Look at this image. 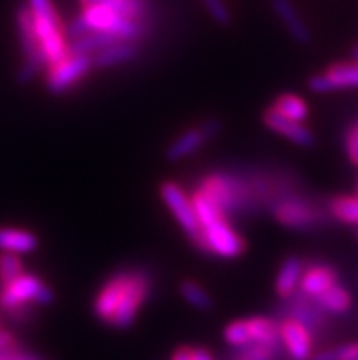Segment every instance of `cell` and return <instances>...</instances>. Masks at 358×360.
Here are the masks:
<instances>
[{
    "label": "cell",
    "instance_id": "1",
    "mask_svg": "<svg viewBox=\"0 0 358 360\" xmlns=\"http://www.w3.org/2000/svg\"><path fill=\"white\" fill-rule=\"evenodd\" d=\"M27 8L33 15L37 39L48 59V68L68 57V41L64 35L63 22L51 0H27Z\"/></svg>",
    "mask_w": 358,
    "mask_h": 360
},
{
    "label": "cell",
    "instance_id": "2",
    "mask_svg": "<svg viewBox=\"0 0 358 360\" xmlns=\"http://www.w3.org/2000/svg\"><path fill=\"white\" fill-rule=\"evenodd\" d=\"M17 30L20 37V46L24 51V63L17 73L18 84H27L39 75L44 68H48V59L42 51L39 39H37L35 26H33V15L27 4L20 6L17 11Z\"/></svg>",
    "mask_w": 358,
    "mask_h": 360
},
{
    "label": "cell",
    "instance_id": "3",
    "mask_svg": "<svg viewBox=\"0 0 358 360\" xmlns=\"http://www.w3.org/2000/svg\"><path fill=\"white\" fill-rule=\"evenodd\" d=\"M53 300V291L33 274L20 273L17 278L2 283L0 289V307L9 313H17L27 302H35L39 306H50Z\"/></svg>",
    "mask_w": 358,
    "mask_h": 360
},
{
    "label": "cell",
    "instance_id": "4",
    "mask_svg": "<svg viewBox=\"0 0 358 360\" xmlns=\"http://www.w3.org/2000/svg\"><path fill=\"white\" fill-rule=\"evenodd\" d=\"M159 194L163 198L165 205L168 207V210L172 212V216L176 218V221L181 225V229L185 231V234L191 238V242L194 243L198 249L201 245V225L198 221V216H196L194 205H192V200L185 194L177 183L174 181H165L159 188Z\"/></svg>",
    "mask_w": 358,
    "mask_h": 360
},
{
    "label": "cell",
    "instance_id": "5",
    "mask_svg": "<svg viewBox=\"0 0 358 360\" xmlns=\"http://www.w3.org/2000/svg\"><path fill=\"white\" fill-rule=\"evenodd\" d=\"M200 251L209 255L222 256V258H238L245 252L243 238L222 218L214 224L201 227V245Z\"/></svg>",
    "mask_w": 358,
    "mask_h": 360
},
{
    "label": "cell",
    "instance_id": "6",
    "mask_svg": "<svg viewBox=\"0 0 358 360\" xmlns=\"http://www.w3.org/2000/svg\"><path fill=\"white\" fill-rule=\"evenodd\" d=\"M90 70H94L91 55L68 53L60 63L50 66V72L46 75V88L53 96H60L75 86L82 77H87Z\"/></svg>",
    "mask_w": 358,
    "mask_h": 360
},
{
    "label": "cell",
    "instance_id": "7",
    "mask_svg": "<svg viewBox=\"0 0 358 360\" xmlns=\"http://www.w3.org/2000/svg\"><path fill=\"white\" fill-rule=\"evenodd\" d=\"M222 119H207V121H205L203 124H200L198 128H191V130L183 132L177 139H174V141L167 146L165 158H167V161H170V163L185 160V158H188V155L196 154V152L200 150L205 143H209L210 139H214V137L218 136V134L222 132Z\"/></svg>",
    "mask_w": 358,
    "mask_h": 360
},
{
    "label": "cell",
    "instance_id": "8",
    "mask_svg": "<svg viewBox=\"0 0 358 360\" xmlns=\"http://www.w3.org/2000/svg\"><path fill=\"white\" fill-rule=\"evenodd\" d=\"M148 276L146 274H132L128 289L122 297L121 304L115 309L114 316L110 319L108 324L115 329H127L134 324L137 311H139L141 304L148 297Z\"/></svg>",
    "mask_w": 358,
    "mask_h": 360
},
{
    "label": "cell",
    "instance_id": "9",
    "mask_svg": "<svg viewBox=\"0 0 358 360\" xmlns=\"http://www.w3.org/2000/svg\"><path fill=\"white\" fill-rule=\"evenodd\" d=\"M307 86L314 94H329V91L336 90L358 88V64H333L326 73H318V75H313L309 79Z\"/></svg>",
    "mask_w": 358,
    "mask_h": 360
},
{
    "label": "cell",
    "instance_id": "10",
    "mask_svg": "<svg viewBox=\"0 0 358 360\" xmlns=\"http://www.w3.org/2000/svg\"><path fill=\"white\" fill-rule=\"evenodd\" d=\"M200 191H203L222 209L223 214L238 212L243 207H247V201H245L247 194L232 179L214 176V178H209L203 183V187Z\"/></svg>",
    "mask_w": 358,
    "mask_h": 360
},
{
    "label": "cell",
    "instance_id": "11",
    "mask_svg": "<svg viewBox=\"0 0 358 360\" xmlns=\"http://www.w3.org/2000/svg\"><path fill=\"white\" fill-rule=\"evenodd\" d=\"M130 278L132 274L128 273L115 274L114 278H110L105 283V288L101 289L99 295L96 297V302H94V313H96V316L101 322L108 324L110 319L114 316L115 309H117L122 297H124V292H127Z\"/></svg>",
    "mask_w": 358,
    "mask_h": 360
},
{
    "label": "cell",
    "instance_id": "12",
    "mask_svg": "<svg viewBox=\"0 0 358 360\" xmlns=\"http://www.w3.org/2000/svg\"><path fill=\"white\" fill-rule=\"evenodd\" d=\"M278 221L290 229H313L320 224V212L305 203L304 200H286L280 201L274 209Z\"/></svg>",
    "mask_w": 358,
    "mask_h": 360
},
{
    "label": "cell",
    "instance_id": "13",
    "mask_svg": "<svg viewBox=\"0 0 358 360\" xmlns=\"http://www.w3.org/2000/svg\"><path fill=\"white\" fill-rule=\"evenodd\" d=\"M263 123L271 128L272 132L280 134L286 139H289L290 143H295L298 146H304V148H311L314 146L317 139H314V134L309 130L307 127H304V123H296V121H290V119L283 117L278 112H274L272 108H269L265 114H263Z\"/></svg>",
    "mask_w": 358,
    "mask_h": 360
},
{
    "label": "cell",
    "instance_id": "14",
    "mask_svg": "<svg viewBox=\"0 0 358 360\" xmlns=\"http://www.w3.org/2000/svg\"><path fill=\"white\" fill-rule=\"evenodd\" d=\"M271 8L296 42L309 44V42L313 41V33H311L304 17L300 15V11L290 0H271Z\"/></svg>",
    "mask_w": 358,
    "mask_h": 360
},
{
    "label": "cell",
    "instance_id": "15",
    "mask_svg": "<svg viewBox=\"0 0 358 360\" xmlns=\"http://www.w3.org/2000/svg\"><path fill=\"white\" fill-rule=\"evenodd\" d=\"M281 344L293 360H309L311 356V333L296 320H286L280 328Z\"/></svg>",
    "mask_w": 358,
    "mask_h": 360
},
{
    "label": "cell",
    "instance_id": "16",
    "mask_svg": "<svg viewBox=\"0 0 358 360\" xmlns=\"http://www.w3.org/2000/svg\"><path fill=\"white\" fill-rule=\"evenodd\" d=\"M137 57V46L132 41H117L114 44L106 46L105 50L97 51L91 55V63L94 68L97 70H108L119 66V64H127Z\"/></svg>",
    "mask_w": 358,
    "mask_h": 360
},
{
    "label": "cell",
    "instance_id": "17",
    "mask_svg": "<svg viewBox=\"0 0 358 360\" xmlns=\"http://www.w3.org/2000/svg\"><path fill=\"white\" fill-rule=\"evenodd\" d=\"M336 283V271L329 265H313L302 273L300 289L305 297H318Z\"/></svg>",
    "mask_w": 358,
    "mask_h": 360
},
{
    "label": "cell",
    "instance_id": "18",
    "mask_svg": "<svg viewBox=\"0 0 358 360\" xmlns=\"http://www.w3.org/2000/svg\"><path fill=\"white\" fill-rule=\"evenodd\" d=\"M39 245V240L33 233L24 229H0V251L11 255H27Z\"/></svg>",
    "mask_w": 358,
    "mask_h": 360
},
{
    "label": "cell",
    "instance_id": "19",
    "mask_svg": "<svg viewBox=\"0 0 358 360\" xmlns=\"http://www.w3.org/2000/svg\"><path fill=\"white\" fill-rule=\"evenodd\" d=\"M304 273V264L296 256H289L283 264L276 276V292L281 298H289L295 295L296 288L300 285V278Z\"/></svg>",
    "mask_w": 358,
    "mask_h": 360
},
{
    "label": "cell",
    "instance_id": "20",
    "mask_svg": "<svg viewBox=\"0 0 358 360\" xmlns=\"http://www.w3.org/2000/svg\"><path fill=\"white\" fill-rule=\"evenodd\" d=\"M105 4L110 9H114L115 13L128 20H136V22H145L148 17V0H87L82 4Z\"/></svg>",
    "mask_w": 358,
    "mask_h": 360
},
{
    "label": "cell",
    "instance_id": "21",
    "mask_svg": "<svg viewBox=\"0 0 358 360\" xmlns=\"http://www.w3.org/2000/svg\"><path fill=\"white\" fill-rule=\"evenodd\" d=\"M274 112H278L283 117L296 121V123H304L309 117V105L300 96L295 94H281L276 97V101L271 106Z\"/></svg>",
    "mask_w": 358,
    "mask_h": 360
},
{
    "label": "cell",
    "instance_id": "22",
    "mask_svg": "<svg viewBox=\"0 0 358 360\" xmlns=\"http://www.w3.org/2000/svg\"><path fill=\"white\" fill-rule=\"evenodd\" d=\"M314 302L318 304V307L329 311V313H336V315H344L347 313L351 307V295L347 292V289L335 283L329 289L314 297Z\"/></svg>",
    "mask_w": 358,
    "mask_h": 360
},
{
    "label": "cell",
    "instance_id": "23",
    "mask_svg": "<svg viewBox=\"0 0 358 360\" xmlns=\"http://www.w3.org/2000/svg\"><path fill=\"white\" fill-rule=\"evenodd\" d=\"M329 212L344 224L358 225V196H336L329 201Z\"/></svg>",
    "mask_w": 358,
    "mask_h": 360
},
{
    "label": "cell",
    "instance_id": "24",
    "mask_svg": "<svg viewBox=\"0 0 358 360\" xmlns=\"http://www.w3.org/2000/svg\"><path fill=\"white\" fill-rule=\"evenodd\" d=\"M179 292H181V297L186 300V304H191L196 309H212V298L209 297V292H205V289L201 288L200 283L192 282V280H185L179 285Z\"/></svg>",
    "mask_w": 358,
    "mask_h": 360
},
{
    "label": "cell",
    "instance_id": "25",
    "mask_svg": "<svg viewBox=\"0 0 358 360\" xmlns=\"http://www.w3.org/2000/svg\"><path fill=\"white\" fill-rule=\"evenodd\" d=\"M20 273H23V264H20L17 255L4 252V255L0 256V283L17 278Z\"/></svg>",
    "mask_w": 358,
    "mask_h": 360
},
{
    "label": "cell",
    "instance_id": "26",
    "mask_svg": "<svg viewBox=\"0 0 358 360\" xmlns=\"http://www.w3.org/2000/svg\"><path fill=\"white\" fill-rule=\"evenodd\" d=\"M201 2H203L205 9L209 11L214 22H218L219 26H229L231 24V9H229V6L223 0H201Z\"/></svg>",
    "mask_w": 358,
    "mask_h": 360
},
{
    "label": "cell",
    "instance_id": "27",
    "mask_svg": "<svg viewBox=\"0 0 358 360\" xmlns=\"http://www.w3.org/2000/svg\"><path fill=\"white\" fill-rule=\"evenodd\" d=\"M345 150H347L351 163L358 165V124L350 128V132L345 136Z\"/></svg>",
    "mask_w": 358,
    "mask_h": 360
},
{
    "label": "cell",
    "instance_id": "28",
    "mask_svg": "<svg viewBox=\"0 0 358 360\" xmlns=\"http://www.w3.org/2000/svg\"><path fill=\"white\" fill-rule=\"evenodd\" d=\"M336 360H358V342L344 344L335 349Z\"/></svg>",
    "mask_w": 358,
    "mask_h": 360
},
{
    "label": "cell",
    "instance_id": "29",
    "mask_svg": "<svg viewBox=\"0 0 358 360\" xmlns=\"http://www.w3.org/2000/svg\"><path fill=\"white\" fill-rule=\"evenodd\" d=\"M172 360H194V349L188 346L177 347L172 355Z\"/></svg>",
    "mask_w": 358,
    "mask_h": 360
},
{
    "label": "cell",
    "instance_id": "30",
    "mask_svg": "<svg viewBox=\"0 0 358 360\" xmlns=\"http://www.w3.org/2000/svg\"><path fill=\"white\" fill-rule=\"evenodd\" d=\"M309 360H336L335 349H327V352H320L317 355H311Z\"/></svg>",
    "mask_w": 358,
    "mask_h": 360
},
{
    "label": "cell",
    "instance_id": "31",
    "mask_svg": "<svg viewBox=\"0 0 358 360\" xmlns=\"http://www.w3.org/2000/svg\"><path fill=\"white\" fill-rule=\"evenodd\" d=\"M194 360H212V356L205 347H198V349H194Z\"/></svg>",
    "mask_w": 358,
    "mask_h": 360
},
{
    "label": "cell",
    "instance_id": "32",
    "mask_svg": "<svg viewBox=\"0 0 358 360\" xmlns=\"http://www.w3.org/2000/svg\"><path fill=\"white\" fill-rule=\"evenodd\" d=\"M351 53H353V63H354V64H358V44L354 46L353 51H351Z\"/></svg>",
    "mask_w": 358,
    "mask_h": 360
},
{
    "label": "cell",
    "instance_id": "33",
    "mask_svg": "<svg viewBox=\"0 0 358 360\" xmlns=\"http://www.w3.org/2000/svg\"><path fill=\"white\" fill-rule=\"evenodd\" d=\"M357 196H358V181H357Z\"/></svg>",
    "mask_w": 358,
    "mask_h": 360
}]
</instances>
